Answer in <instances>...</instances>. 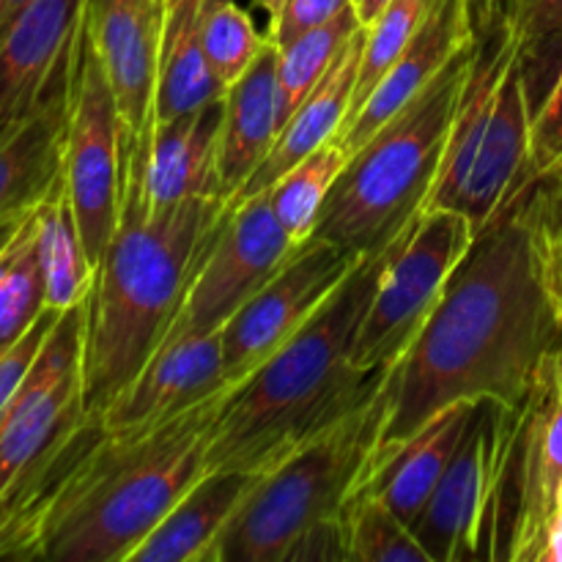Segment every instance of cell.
Wrapping results in <instances>:
<instances>
[{"mask_svg": "<svg viewBox=\"0 0 562 562\" xmlns=\"http://www.w3.org/2000/svg\"><path fill=\"white\" fill-rule=\"evenodd\" d=\"M527 190L477 234L423 333L390 368L376 445L412 437L456 404L519 409L562 346L538 272Z\"/></svg>", "mask_w": 562, "mask_h": 562, "instance_id": "1", "label": "cell"}, {"mask_svg": "<svg viewBox=\"0 0 562 562\" xmlns=\"http://www.w3.org/2000/svg\"><path fill=\"white\" fill-rule=\"evenodd\" d=\"M148 137L124 154L119 225L86 296L82 409L88 415H104L165 344L231 203L212 195L154 206L143 179Z\"/></svg>", "mask_w": 562, "mask_h": 562, "instance_id": "2", "label": "cell"}, {"mask_svg": "<svg viewBox=\"0 0 562 562\" xmlns=\"http://www.w3.org/2000/svg\"><path fill=\"white\" fill-rule=\"evenodd\" d=\"M384 256L387 250L362 256L311 322L231 390L212 423L203 475L269 470L382 390L390 371H357L351 344Z\"/></svg>", "mask_w": 562, "mask_h": 562, "instance_id": "3", "label": "cell"}, {"mask_svg": "<svg viewBox=\"0 0 562 562\" xmlns=\"http://www.w3.org/2000/svg\"><path fill=\"white\" fill-rule=\"evenodd\" d=\"M236 384L151 426L110 431L42 560L130 562V554L203 477L209 434Z\"/></svg>", "mask_w": 562, "mask_h": 562, "instance_id": "4", "label": "cell"}, {"mask_svg": "<svg viewBox=\"0 0 562 562\" xmlns=\"http://www.w3.org/2000/svg\"><path fill=\"white\" fill-rule=\"evenodd\" d=\"M475 47L477 38L351 154L307 239L333 241L355 256H373L398 239L437 179Z\"/></svg>", "mask_w": 562, "mask_h": 562, "instance_id": "5", "label": "cell"}, {"mask_svg": "<svg viewBox=\"0 0 562 562\" xmlns=\"http://www.w3.org/2000/svg\"><path fill=\"white\" fill-rule=\"evenodd\" d=\"M532 115L525 47L503 20L477 33L470 77L423 209L464 214L481 234L530 187Z\"/></svg>", "mask_w": 562, "mask_h": 562, "instance_id": "6", "label": "cell"}, {"mask_svg": "<svg viewBox=\"0 0 562 562\" xmlns=\"http://www.w3.org/2000/svg\"><path fill=\"white\" fill-rule=\"evenodd\" d=\"M387 379L368 404L324 428L258 475L214 547L212 562H289L296 543L335 519L382 431Z\"/></svg>", "mask_w": 562, "mask_h": 562, "instance_id": "7", "label": "cell"}, {"mask_svg": "<svg viewBox=\"0 0 562 562\" xmlns=\"http://www.w3.org/2000/svg\"><path fill=\"white\" fill-rule=\"evenodd\" d=\"M519 409L494 401L472 406L459 448L412 525L428 562L508 560V475Z\"/></svg>", "mask_w": 562, "mask_h": 562, "instance_id": "8", "label": "cell"}, {"mask_svg": "<svg viewBox=\"0 0 562 562\" xmlns=\"http://www.w3.org/2000/svg\"><path fill=\"white\" fill-rule=\"evenodd\" d=\"M477 231L450 209H420L387 247L376 291L351 344L357 371H390L437 311Z\"/></svg>", "mask_w": 562, "mask_h": 562, "instance_id": "9", "label": "cell"}, {"mask_svg": "<svg viewBox=\"0 0 562 562\" xmlns=\"http://www.w3.org/2000/svg\"><path fill=\"white\" fill-rule=\"evenodd\" d=\"M64 181L82 247L93 269L115 234L124 190V124L108 75L77 27L71 55L69 121L64 137Z\"/></svg>", "mask_w": 562, "mask_h": 562, "instance_id": "10", "label": "cell"}, {"mask_svg": "<svg viewBox=\"0 0 562 562\" xmlns=\"http://www.w3.org/2000/svg\"><path fill=\"white\" fill-rule=\"evenodd\" d=\"M296 247L300 245L274 217L267 192L231 201L162 346L223 329L231 316L285 267Z\"/></svg>", "mask_w": 562, "mask_h": 562, "instance_id": "11", "label": "cell"}, {"mask_svg": "<svg viewBox=\"0 0 562 562\" xmlns=\"http://www.w3.org/2000/svg\"><path fill=\"white\" fill-rule=\"evenodd\" d=\"M360 258L333 241H302L285 267L220 329L228 384L245 382L280 346L289 344L349 278Z\"/></svg>", "mask_w": 562, "mask_h": 562, "instance_id": "12", "label": "cell"}, {"mask_svg": "<svg viewBox=\"0 0 562 562\" xmlns=\"http://www.w3.org/2000/svg\"><path fill=\"white\" fill-rule=\"evenodd\" d=\"M110 428L77 412L0 492V560H42L49 532L80 492Z\"/></svg>", "mask_w": 562, "mask_h": 562, "instance_id": "13", "label": "cell"}, {"mask_svg": "<svg viewBox=\"0 0 562 562\" xmlns=\"http://www.w3.org/2000/svg\"><path fill=\"white\" fill-rule=\"evenodd\" d=\"M562 486V346L521 404L508 475V560L538 562Z\"/></svg>", "mask_w": 562, "mask_h": 562, "instance_id": "14", "label": "cell"}, {"mask_svg": "<svg viewBox=\"0 0 562 562\" xmlns=\"http://www.w3.org/2000/svg\"><path fill=\"white\" fill-rule=\"evenodd\" d=\"M86 300L58 316L31 373L0 412V492L82 409Z\"/></svg>", "mask_w": 562, "mask_h": 562, "instance_id": "15", "label": "cell"}, {"mask_svg": "<svg viewBox=\"0 0 562 562\" xmlns=\"http://www.w3.org/2000/svg\"><path fill=\"white\" fill-rule=\"evenodd\" d=\"M165 5L168 0H82V31L115 93L124 154L154 130Z\"/></svg>", "mask_w": 562, "mask_h": 562, "instance_id": "16", "label": "cell"}, {"mask_svg": "<svg viewBox=\"0 0 562 562\" xmlns=\"http://www.w3.org/2000/svg\"><path fill=\"white\" fill-rule=\"evenodd\" d=\"M475 38L470 0H434L420 31L412 36L398 60L384 71L362 108L344 121L335 140L346 148L349 157L360 151L417 93L426 91L428 82L453 60L456 53H461Z\"/></svg>", "mask_w": 562, "mask_h": 562, "instance_id": "17", "label": "cell"}, {"mask_svg": "<svg viewBox=\"0 0 562 562\" xmlns=\"http://www.w3.org/2000/svg\"><path fill=\"white\" fill-rule=\"evenodd\" d=\"M228 387L223 362V335H190L162 346L130 387L104 409L110 431L151 426L190 409L198 401Z\"/></svg>", "mask_w": 562, "mask_h": 562, "instance_id": "18", "label": "cell"}, {"mask_svg": "<svg viewBox=\"0 0 562 562\" xmlns=\"http://www.w3.org/2000/svg\"><path fill=\"white\" fill-rule=\"evenodd\" d=\"M82 0H31L0 44V135L36 110L69 58Z\"/></svg>", "mask_w": 562, "mask_h": 562, "instance_id": "19", "label": "cell"}, {"mask_svg": "<svg viewBox=\"0 0 562 562\" xmlns=\"http://www.w3.org/2000/svg\"><path fill=\"white\" fill-rule=\"evenodd\" d=\"M472 406L475 404L450 406L412 437L376 445L355 492L376 497L412 530L464 437Z\"/></svg>", "mask_w": 562, "mask_h": 562, "instance_id": "20", "label": "cell"}, {"mask_svg": "<svg viewBox=\"0 0 562 562\" xmlns=\"http://www.w3.org/2000/svg\"><path fill=\"white\" fill-rule=\"evenodd\" d=\"M71 55H75V44H71L69 58L49 80L36 110L14 130L0 135V223L33 212L55 184V179L64 173Z\"/></svg>", "mask_w": 562, "mask_h": 562, "instance_id": "21", "label": "cell"}, {"mask_svg": "<svg viewBox=\"0 0 562 562\" xmlns=\"http://www.w3.org/2000/svg\"><path fill=\"white\" fill-rule=\"evenodd\" d=\"M223 110V99H214L192 113L154 124L143 157L146 195L154 206H173L192 198H225L220 187Z\"/></svg>", "mask_w": 562, "mask_h": 562, "instance_id": "22", "label": "cell"}, {"mask_svg": "<svg viewBox=\"0 0 562 562\" xmlns=\"http://www.w3.org/2000/svg\"><path fill=\"white\" fill-rule=\"evenodd\" d=\"M362 47H366V25L351 36L333 69L307 93V99L294 110V115L285 121L274 146L269 148V154L258 165L256 173L247 179V184L236 192L234 201H245V198L267 192L285 170L294 168L296 162H302L307 154L322 148L333 137H338L340 126L351 110V99H355Z\"/></svg>", "mask_w": 562, "mask_h": 562, "instance_id": "23", "label": "cell"}, {"mask_svg": "<svg viewBox=\"0 0 562 562\" xmlns=\"http://www.w3.org/2000/svg\"><path fill=\"white\" fill-rule=\"evenodd\" d=\"M258 475L261 472H206L130 554V562H212L220 536Z\"/></svg>", "mask_w": 562, "mask_h": 562, "instance_id": "24", "label": "cell"}, {"mask_svg": "<svg viewBox=\"0 0 562 562\" xmlns=\"http://www.w3.org/2000/svg\"><path fill=\"white\" fill-rule=\"evenodd\" d=\"M220 137V187L228 201L247 184L280 135L278 121V47L267 44L245 77L223 97Z\"/></svg>", "mask_w": 562, "mask_h": 562, "instance_id": "25", "label": "cell"}, {"mask_svg": "<svg viewBox=\"0 0 562 562\" xmlns=\"http://www.w3.org/2000/svg\"><path fill=\"white\" fill-rule=\"evenodd\" d=\"M203 9H206V0H168L165 5L154 124L173 121L225 97V86L214 77L206 53H203Z\"/></svg>", "mask_w": 562, "mask_h": 562, "instance_id": "26", "label": "cell"}, {"mask_svg": "<svg viewBox=\"0 0 562 562\" xmlns=\"http://www.w3.org/2000/svg\"><path fill=\"white\" fill-rule=\"evenodd\" d=\"M33 214H36V247L44 289H47V307L69 311L80 305L91 291L93 263L88 261L82 247L64 173L55 179Z\"/></svg>", "mask_w": 562, "mask_h": 562, "instance_id": "27", "label": "cell"}, {"mask_svg": "<svg viewBox=\"0 0 562 562\" xmlns=\"http://www.w3.org/2000/svg\"><path fill=\"white\" fill-rule=\"evenodd\" d=\"M360 27L362 20L360 14H357V5H349V9L340 11V14L333 16L329 22L302 33L300 38H294V42L278 49L280 130H283L285 121L294 115V110L305 102L307 93H311L313 88L324 80V75L333 69L338 55L344 53V47L351 42V36H355Z\"/></svg>", "mask_w": 562, "mask_h": 562, "instance_id": "28", "label": "cell"}, {"mask_svg": "<svg viewBox=\"0 0 562 562\" xmlns=\"http://www.w3.org/2000/svg\"><path fill=\"white\" fill-rule=\"evenodd\" d=\"M47 307L44 272L36 247V214L25 223L0 252V351L14 346Z\"/></svg>", "mask_w": 562, "mask_h": 562, "instance_id": "29", "label": "cell"}, {"mask_svg": "<svg viewBox=\"0 0 562 562\" xmlns=\"http://www.w3.org/2000/svg\"><path fill=\"white\" fill-rule=\"evenodd\" d=\"M346 162H349V154L333 137L322 148L307 154L294 168L285 170L267 190L274 217L280 220V225L289 231L296 245H302L311 236L318 212H322L338 176L344 173Z\"/></svg>", "mask_w": 562, "mask_h": 562, "instance_id": "30", "label": "cell"}, {"mask_svg": "<svg viewBox=\"0 0 562 562\" xmlns=\"http://www.w3.org/2000/svg\"><path fill=\"white\" fill-rule=\"evenodd\" d=\"M346 554L355 562H428L415 532L384 503L366 492H351L340 508Z\"/></svg>", "mask_w": 562, "mask_h": 562, "instance_id": "31", "label": "cell"}, {"mask_svg": "<svg viewBox=\"0 0 562 562\" xmlns=\"http://www.w3.org/2000/svg\"><path fill=\"white\" fill-rule=\"evenodd\" d=\"M201 44L214 77L228 91L256 64L258 55L267 49L269 38L258 33L252 16L236 0H206Z\"/></svg>", "mask_w": 562, "mask_h": 562, "instance_id": "32", "label": "cell"}, {"mask_svg": "<svg viewBox=\"0 0 562 562\" xmlns=\"http://www.w3.org/2000/svg\"><path fill=\"white\" fill-rule=\"evenodd\" d=\"M434 0H390L379 16L366 25V47H362L360 75H357L355 99H351V113L362 108L376 82L382 80L384 71L398 60L406 44L412 42L417 31H420L423 20L431 11ZM346 115V119H349Z\"/></svg>", "mask_w": 562, "mask_h": 562, "instance_id": "33", "label": "cell"}, {"mask_svg": "<svg viewBox=\"0 0 562 562\" xmlns=\"http://www.w3.org/2000/svg\"><path fill=\"white\" fill-rule=\"evenodd\" d=\"M527 209H530L532 241H536L543 291H547L554 318L562 327V206L558 201H552L541 187L530 184Z\"/></svg>", "mask_w": 562, "mask_h": 562, "instance_id": "34", "label": "cell"}, {"mask_svg": "<svg viewBox=\"0 0 562 562\" xmlns=\"http://www.w3.org/2000/svg\"><path fill=\"white\" fill-rule=\"evenodd\" d=\"M530 64L543 47L562 42V0H514L505 14Z\"/></svg>", "mask_w": 562, "mask_h": 562, "instance_id": "35", "label": "cell"}, {"mask_svg": "<svg viewBox=\"0 0 562 562\" xmlns=\"http://www.w3.org/2000/svg\"><path fill=\"white\" fill-rule=\"evenodd\" d=\"M562 162V69L532 115L530 184L541 181Z\"/></svg>", "mask_w": 562, "mask_h": 562, "instance_id": "36", "label": "cell"}, {"mask_svg": "<svg viewBox=\"0 0 562 562\" xmlns=\"http://www.w3.org/2000/svg\"><path fill=\"white\" fill-rule=\"evenodd\" d=\"M60 313L64 311L44 307V313L36 318V322H33V327L27 329V333L22 335L14 346H9V349L0 355V412L5 409V404L14 398V393L20 390V384L25 382V376L31 373L33 362H36L38 351L44 349V340L49 338V333H53V327H55V322H58Z\"/></svg>", "mask_w": 562, "mask_h": 562, "instance_id": "37", "label": "cell"}, {"mask_svg": "<svg viewBox=\"0 0 562 562\" xmlns=\"http://www.w3.org/2000/svg\"><path fill=\"white\" fill-rule=\"evenodd\" d=\"M349 5L357 3L355 0H285L280 16L269 25L267 38L280 49L294 42V38H300L302 33L313 31V27L338 16Z\"/></svg>", "mask_w": 562, "mask_h": 562, "instance_id": "38", "label": "cell"}, {"mask_svg": "<svg viewBox=\"0 0 562 562\" xmlns=\"http://www.w3.org/2000/svg\"><path fill=\"white\" fill-rule=\"evenodd\" d=\"M470 3L472 20H475V33H483L505 20V14H508L514 0H470Z\"/></svg>", "mask_w": 562, "mask_h": 562, "instance_id": "39", "label": "cell"}, {"mask_svg": "<svg viewBox=\"0 0 562 562\" xmlns=\"http://www.w3.org/2000/svg\"><path fill=\"white\" fill-rule=\"evenodd\" d=\"M538 562H562V486L558 492V499H554L552 519H549L547 541H543L541 560Z\"/></svg>", "mask_w": 562, "mask_h": 562, "instance_id": "40", "label": "cell"}, {"mask_svg": "<svg viewBox=\"0 0 562 562\" xmlns=\"http://www.w3.org/2000/svg\"><path fill=\"white\" fill-rule=\"evenodd\" d=\"M27 3L31 0H0V44H3L5 33H9V27L14 25V20Z\"/></svg>", "mask_w": 562, "mask_h": 562, "instance_id": "41", "label": "cell"}, {"mask_svg": "<svg viewBox=\"0 0 562 562\" xmlns=\"http://www.w3.org/2000/svg\"><path fill=\"white\" fill-rule=\"evenodd\" d=\"M536 184L541 187V190L547 192V195L552 198V201H558L560 206H562V162L558 165V168L552 170V173L543 176L541 181H536Z\"/></svg>", "mask_w": 562, "mask_h": 562, "instance_id": "42", "label": "cell"}, {"mask_svg": "<svg viewBox=\"0 0 562 562\" xmlns=\"http://www.w3.org/2000/svg\"><path fill=\"white\" fill-rule=\"evenodd\" d=\"M390 0H357V14H360L362 25H368V22H373L379 16V11L387 5Z\"/></svg>", "mask_w": 562, "mask_h": 562, "instance_id": "43", "label": "cell"}, {"mask_svg": "<svg viewBox=\"0 0 562 562\" xmlns=\"http://www.w3.org/2000/svg\"><path fill=\"white\" fill-rule=\"evenodd\" d=\"M27 214H31V212H27ZM27 214H22V217H11V220H5V223H0V252H3L5 247H9V241L14 239V234L20 231V225L25 223Z\"/></svg>", "mask_w": 562, "mask_h": 562, "instance_id": "44", "label": "cell"}, {"mask_svg": "<svg viewBox=\"0 0 562 562\" xmlns=\"http://www.w3.org/2000/svg\"><path fill=\"white\" fill-rule=\"evenodd\" d=\"M256 5H258V9H263V11H267V16H269V25H272V22L278 20V16H280V11H283L285 0H256Z\"/></svg>", "mask_w": 562, "mask_h": 562, "instance_id": "45", "label": "cell"}, {"mask_svg": "<svg viewBox=\"0 0 562 562\" xmlns=\"http://www.w3.org/2000/svg\"><path fill=\"white\" fill-rule=\"evenodd\" d=\"M0 355H3V351H0Z\"/></svg>", "mask_w": 562, "mask_h": 562, "instance_id": "46", "label": "cell"}, {"mask_svg": "<svg viewBox=\"0 0 562 562\" xmlns=\"http://www.w3.org/2000/svg\"><path fill=\"white\" fill-rule=\"evenodd\" d=\"M355 3H357V0H355Z\"/></svg>", "mask_w": 562, "mask_h": 562, "instance_id": "47", "label": "cell"}]
</instances>
